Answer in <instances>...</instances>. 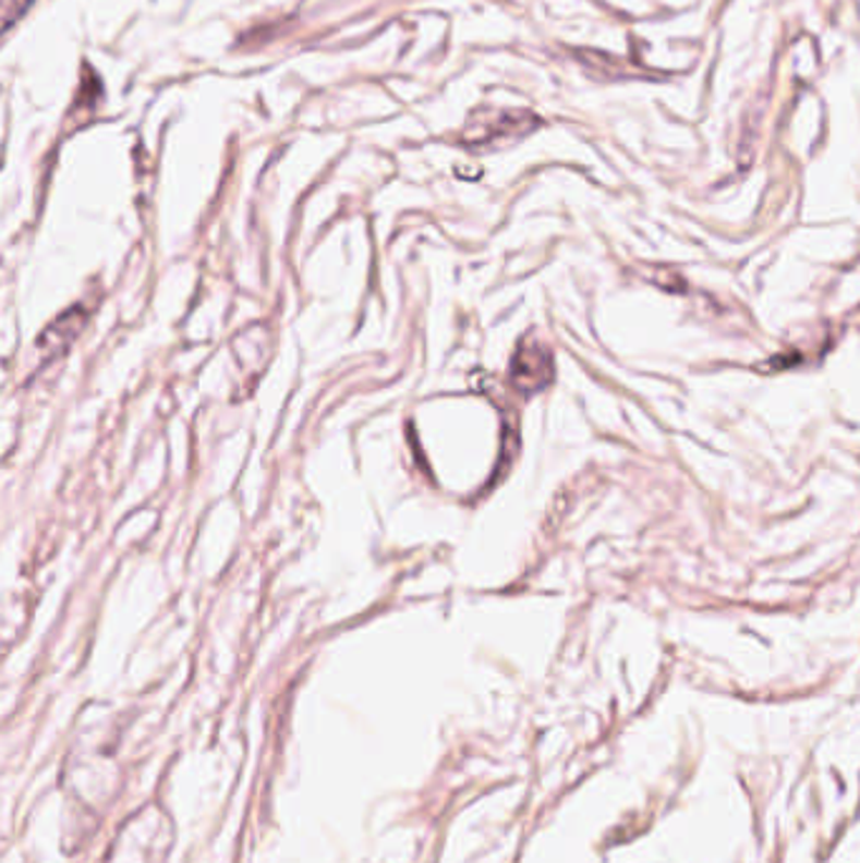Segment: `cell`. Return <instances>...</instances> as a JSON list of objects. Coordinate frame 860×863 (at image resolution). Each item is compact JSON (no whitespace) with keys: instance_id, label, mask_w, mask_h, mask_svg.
<instances>
[{"instance_id":"6da1fadb","label":"cell","mask_w":860,"mask_h":863,"mask_svg":"<svg viewBox=\"0 0 860 863\" xmlns=\"http://www.w3.org/2000/svg\"><path fill=\"white\" fill-rule=\"evenodd\" d=\"M541 124L537 117L528 114V111H497V114H487L485 122H474V126H480V132L470 134L472 142H493V139H505V137H520V134H528L530 130Z\"/></svg>"},{"instance_id":"7a4b0ae2","label":"cell","mask_w":860,"mask_h":863,"mask_svg":"<svg viewBox=\"0 0 860 863\" xmlns=\"http://www.w3.org/2000/svg\"><path fill=\"white\" fill-rule=\"evenodd\" d=\"M78 311L84 308H71V314L59 318L53 326H48L44 339L38 341V349H41L46 356H56L59 351H63L71 341H74V336L84 324V314H78Z\"/></svg>"},{"instance_id":"3957f363","label":"cell","mask_w":860,"mask_h":863,"mask_svg":"<svg viewBox=\"0 0 860 863\" xmlns=\"http://www.w3.org/2000/svg\"><path fill=\"white\" fill-rule=\"evenodd\" d=\"M533 362V354H530V349H522L518 358H516V379L520 387L525 389H535V387H543L545 381L550 379V362H548V354H541L537 356L535 364Z\"/></svg>"}]
</instances>
